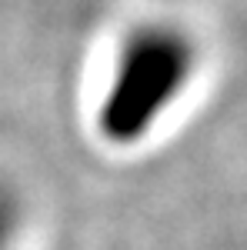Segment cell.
I'll return each mask as SVG.
<instances>
[{
    "instance_id": "1",
    "label": "cell",
    "mask_w": 247,
    "mask_h": 250,
    "mask_svg": "<svg viewBox=\"0 0 247 250\" xmlns=\"http://www.w3.org/2000/svg\"><path fill=\"white\" fill-rule=\"evenodd\" d=\"M201 40L177 20H151L124 37L100 104V134L137 144L177 110L201 77Z\"/></svg>"
}]
</instances>
